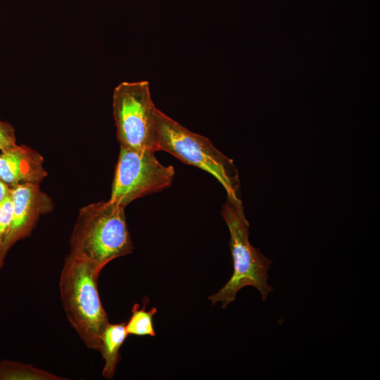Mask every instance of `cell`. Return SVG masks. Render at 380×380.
I'll list each match as a JSON object with an SVG mask.
<instances>
[{
    "label": "cell",
    "instance_id": "obj_1",
    "mask_svg": "<svg viewBox=\"0 0 380 380\" xmlns=\"http://www.w3.org/2000/svg\"><path fill=\"white\" fill-rule=\"evenodd\" d=\"M70 243V253L87 262L100 274L110 261L134 249L125 208L110 200L82 207Z\"/></svg>",
    "mask_w": 380,
    "mask_h": 380
},
{
    "label": "cell",
    "instance_id": "obj_2",
    "mask_svg": "<svg viewBox=\"0 0 380 380\" xmlns=\"http://www.w3.org/2000/svg\"><path fill=\"white\" fill-rule=\"evenodd\" d=\"M222 215L230 234L229 246L233 260V274L217 293L209 296L213 305L218 302L226 308L236 300L237 293L251 286L255 288L265 301L273 288L268 284V271L272 260L249 241V223L240 198L227 196Z\"/></svg>",
    "mask_w": 380,
    "mask_h": 380
},
{
    "label": "cell",
    "instance_id": "obj_3",
    "mask_svg": "<svg viewBox=\"0 0 380 380\" xmlns=\"http://www.w3.org/2000/svg\"><path fill=\"white\" fill-rule=\"evenodd\" d=\"M99 273L87 262L69 253L61 273L59 289L67 318L89 349L99 350L108 317L99 297Z\"/></svg>",
    "mask_w": 380,
    "mask_h": 380
},
{
    "label": "cell",
    "instance_id": "obj_4",
    "mask_svg": "<svg viewBox=\"0 0 380 380\" xmlns=\"http://www.w3.org/2000/svg\"><path fill=\"white\" fill-rule=\"evenodd\" d=\"M156 131L159 151L208 172L223 186L227 196L240 198L239 172L233 160L209 139L189 130L158 108Z\"/></svg>",
    "mask_w": 380,
    "mask_h": 380
},
{
    "label": "cell",
    "instance_id": "obj_5",
    "mask_svg": "<svg viewBox=\"0 0 380 380\" xmlns=\"http://www.w3.org/2000/svg\"><path fill=\"white\" fill-rule=\"evenodd\" d=\"M156 110L147 81L123 82L115 88L113 113L120 146L159 151Z\"/></svg>",
    "mask_w": 380,
    "mask_h": 380
},
{
    "label": "cell",
    "instance_id": "obj_6",
    "mask_svg": "<svg viewBox=\"0 0 380 380\" xmlns=\"http://www.w3.org/2000/svg\"><path fill=\"white\" fill-rule=\"evenodd\" d=\"M155 153L120 146L110 201L125 208L139 198L170 186L175 168L160 163Z\"/></svg>",
    "mask_w": 380,
    "mask_h": 380
},
{
    "label": "cell",
    "instance_id": "obj_7",
    "mask_svg": "<svg viewBox=\"0 0 380 380\" xmlns=\"http://www.w3.org/2000/svg\"><path fill=\"white\" fill-rule=\"evenodd\" d=\"M12 223L7 239V252L18 240L29 235L42 214L53 208L50 198L39 184L25 183L11 187Z\"/></svg>",
    "mask_w": 380,
    "mask_h": 380
},
{
    "label": "cell",
    "instance_id": "obj_8",
    "mask_svg": "<svg viewBox=\"0 0 380 380\" xmlns=\"http://www.w3.org/2000/svg\"><path fill=\"white\" fill-rule=\"evenodd\" d=\"M43 163V157L37 151L17 144L0 154V179L10 187L39 184L47 175Z\"/></svg>",
    "mask_w": 380,
    "mask_h": 380
},
{
    "label": "cell",
    "instance_id": "obj_9",
    "mask_svg": "<svg viewBox=\"0 0 380 380\" xmlns=\"http://www.w3.org/2000/svg\"><path fill=\"white\" fill-rule=\"evenodd\" d=\"M125 324L108 322L102 333L99 350L104 360L102 375L105 379H113L120 360V349L128 335Z\"/></svg>",
    "mask_w": 380,
    "mask_h": 380
},
{
    "label": "cell",
    "instance_id": "obj_10",
    "mask_svg": "<svg viewBox=\"0 0 380 380\" xmlns=\"http://www.w3.org/2000/svg\"><path fill=\"white\" fill-rule=\"evenodd\" d=\"M64 380L65 378L32 365L17 362H0V380Z\"/></svg>",
    "mask_w": 380,
    "mask_h": 380
},
{
    "label": "cell",
    "instance_id": "obj_11",
    "mask_svg": "<svg viewBox=\"0 0 380 380\" xmlns=\"http://www.w3.org/2000/svg\"><path fill=\"white\" fill-rule=\"evenodd\" d=\"M143 301L141 308L138 303L133 305L132 315L125 324L127 332L128 335L155 336L153 318L157 313V309L153 307L147 311L146 307L148 300L144 298Z\"/></svg>",
    "mask_w": 380,
    "mask_h": 380
},
{
    "label": "cell",
    "instance_id": "obj_12",
    "mask_svg": "<svg viewBox=\"0 0 380 380\" xmlns=\"http://www.w3.org/2000/svg\"><path fill=\"white\" fill-rule=\"evenodd\" d=\"M12 223V202L11 191L0 203V267L4 265L7 254L6 244Z\"/></svg>",
    "mask_w": 380,
    "mask_h": 380
},
{
    "label": "cell",
    "instance_id": "obj_13",
    "mask_svg": "<svg viewBox=\"0 0 380 380\" xmlns=\"http://www.w3.org/2000/svg\"><path fill=\"white\" fill-rule=\"evenodd\" d=\"M17 145L13 127L0 120V151H6Z\"/></svg>",
    "mask_w": 380,
    "mask_h": 380
},
{
    "label": "cell",
    "instance_id": "obj_14",
    "mask_svg": "<svg viewBox=\"0 0 380 380\" xmlns=\"http://www.w3.org/2000/svg\"><path fill=\"white\" fill-rule=\"evenodd\" d=\"M11 187L0 179V203L10 193Z\"/></svg>",
    "mask_w": 380,
    "mask_h": 380
}]
</instances>
